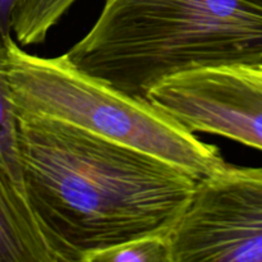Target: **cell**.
I'll return each mask as SVG.
<instances>
[{
  "mask_svg": "<svg viewBox=\"0 0 262 262\" xmlns=\"http://www.w3.org/2000/svg\"><path fill=\"white\" fill-rule=\"evenodd\" d=\"M26 194L61 262L168 235L199 179L78 127L17 117Z\"/></svg>",
  "mask_w": 262,
  "mask_h": 262,
  "instance_id": "cell-1",
  "label": "cell"
},
{
  "mask_svg": "<svg viewBox=\"0 0 262 262\" xmlns=\"http://www.w3.org/2000/svg\"><path fill=\"white\" fill-rule=\"evenodd\" d=\"M66 55L115 89L146 97L181 72L262 61V0H104Z\"/></svg>",
  "mask_w": 262,
  "mask_h": 262,
  "instance_id": "cell-2",
  "label": "cell"
},
{
  "mask_svg": "<svg viewBox=\"0 0 262 262\" xmlns=\"http://www.w3.org/2000/svg\"><path fill=\"white\" fill-rule=\"evenodd\" d=\"M2 73L15 117L60 120L137 148L201 179L227 164L219 147L200 140L147 97L135 96L86 73L66 53L42 58L4 37Z\"/></svg>",
  "mask_w": 262,
  "mask_h": 262,
  "instance_id": "cell-3",
  "label": "cell"
},
{
  "mask_svg": "<svg viewBox=\"0 0 262 262\" xmlns=\"http://www.w3.org/2000/svg\"><path fill=\"white\" fill-rule=\"evenodd\" d=\"M166 239L170 262H262V168L227 163L199 179Z\"/></svg>",
  "mask_w": 262,
  "mask_h": 262,
  "instance_id": "cell-4",
  "label": "cell"
},
{
  "mask_svg": "<svg viewBox=\"0 0 262 262\" xmlns=\"http://www.w3.org/2000/svg\"><path fill=\"white\" fill-rule=\"evenodd\" d=\"M146 97L192 132L262 151V61L181 72L156 83Z\"/></svg>",
  "mask_w": 262,
  "mask_h": 262,
  "instance_id": "cell-5",
  "label": "cell"
},
{
  "mask_svg": "<svg viewBox=\"0 0 262 262\" xmlns=\"http://www.w3.org/2000/svg\"><path fill=\"white\" fill-rule=\"evenodd\" d=\"M0 262H61L26 192L2 165Z\"/></svg>",
  "mask_w": 262,
  "mask_h": 262,
  "instance_id": "cell-6",
  "label": "cell"
},
{
  "mask_svg": "<svg viewBox=\"0 0 262 262\" xmlns=\"http://www.w3.org/2000/svg\"><path fill=\"white\" fill-rule=\"evenodd\" d=\"M77 0H22L12 18V35L20 46L45 42L49 32Z\"/></svg>",
  "mask_w": 262,
  "mask_h": 262,
  "instance_id": "cell-7",
  "label": "cell"
},
{
  "mask_svg": "<svg viewBox=\"0 0 262 262\" xmlns=\"http://www.w3.org/2000/svg\"><path fill=\"white\" fill-rule=\"evenodd\" d=\"M4 49V37L0 36V165L25 191L18 145V122L10 101L7 82L2 73Z\"/></svg>",
  "mask_w": 262,
  "mask_h": 262,
  "instance_id": "cell-8",
  "label": "cell"
},
{
  "mask_svg": "<svg viewBox=\"0 0 262 262\" xmlns=\"http://www.w3.org/2000/svg\"><path fill=\"white\" fill-rule=\"evenodd\" d=\"M90 262H170V251L166 235H154L102 251Z\"/></svg>",
  "mask_w": 262,
  "mask_h": 262,
  "instance_id": "cell-9",
  "label": "cell"
},
{
  "mask_svg": "<svg viewBox=\"0 0 262 262\" xmlns=\"http://www.w3.org/2000/svg\"><path fill=\"white\" fill-rule=\"evenodd\" d=\"M22 0H0V36L12 35V18Z\"/></svg>",
  "mask_w": 262,
  "mask_h": 262,
  "instance_id": "cell-10",
  "label": "cell"
}]
</instances>
